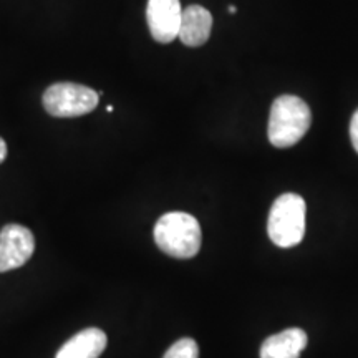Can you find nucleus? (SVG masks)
I'll return each instance as SVG.
<instances>
[{
  "label": "nucleus",
  "instance_id": "1a4fd4ad",
  "mask_svg": "<svg viewBox=\"0 0 358 358\" xmlns=\"http://www.w3.org/2000/svg\"><path fill=\"white\" fill-rule=\"evenodd\" d=\"M307 340L302 329H287L264 340L261 358H299L306 350Z\"/></svg>",
  "mask_w": 358,
  "mask_h": 358
},
{
  "label": "nucleus",
  "instance_id": "7ed1b4c3",
  "mask_svg": "<svg viewBox=\"0 0 358 358\" xmlns=\"http://www.w3.org/2000/svg\"><path fill=\"white\" fill-rule=\"evenodd\" d=\"M306 201L299 194L287 192L279 196L272 204L267 221L272 243L284 249L301 244L306 234Z\"/></svg>",
  "mask_w": 358,
  "mask_h": 358
},
{
  "label": "nucleus",
  "instance_id": "f8f14e48",
  "mask_svg": "<svg viewBox=\"0 0 358 358\" xmlns=\"http://www.w3.org/2000/svg\"><path fill=\"white\" fill-rule=\"evenodd\" d=\"M6 158H7V143L0 138V164L6 161Z\"/></svg>",
  "mask_w": 358,
  "mask_h": 358
},
{
  "label": "nucleus",
  "instance_id": "0eeeda50",
  "mask_svg": "<svg viewBox=\"0 0 358 358\" xmlns=\"http://www.w3.org/2000/svg\"><path fill=\"white\" fill-rule=\"evenodd\" d=\"M213 15L208 8L201 6H189L182 10L181 27L178 38L186 47H201L211 37Z\"/></svg>",
  "mask_w": 358,
  "mask_h": 358
},
{
  "label": "nucleus",
  "instance_id": "423d86ee",
  "mask_svg": "<svg viewBox=\"0 0 358 358\" xmlns=\"http://www.w3.org/2000/svg\"><path fill=\"white\" fill-rule=\"evenodd\" d=\"M182 8L179 0H148L146 20L150 34L158 43H171L178 38Z\"/></svg>",
  "mask_w": 358,
  "mask_h": 358
},
{
  "label": "nucleus",
  "instance_id": "20e7f679",
  "mask_svg": "<svg viewBox=\"0 0 358 358\" xmlns=\"http://www.w3.org/2000/svg\"><path fill=\"white\" fill-rule=\"evenodd\" d=\"M42 101L45 111L55 118H78L96 108L100 95L85 85L60 82L45 90Z\"/></svg>",
  "mask_w": 358,
  "mask_h": 358
},
{
  "label": "nucleus",
  "instance_id": "f257e3e1",
  "mask_svg": "<svg viewBox=\"0 0 358 358\" xmlns=\"http://www.w3.org/2000/svg\"><path fill=\"white\" fill-rule=\"evenodd\" d=\"M201 241L203 232L198 219L187 213H166L155 226L156 245L174 259L194 257L201 249Z\"/></svg>",
  "mask_w": 358,
  "mask_h": 358
},
{
  "label": "nucleus",
  "instance_id": "9d476101",
  "mask_svg": "<svg viewBox=\"0 0 358 358\" xmlns=\"http://www.w3.org/2000/svg\"><path fill=\"white\" fill-rule=\"evenodd\" d=\"M163 358H199V347L196 340L181 338L168 348Z\"/></svg>",
  "mask_w": 358,
  "mask_h": 358
},
{
  "label": "nucleus",
  "instance_id": "39448f33",
  "mask_svg": "<svg viewBox=\"0 0 358 358\" xmlns=\"http://www.w3.org/2000/svg\"><path fill=\"white\" fill-rule=\"evenodd\" d=\"M35 237L29 227L7 224L0 231V272L19 268L34 256Z\"/></svg>",
  "mask_w": 358,
  "mask_h": 358
},
{
  "label": "nucleus",
  "instance_id": "9b49d317",
  "mask_svg": "<svg viewBox=\"0 0 358 358\" xmlns=\"http://www.w3.org/2000/svg\"><path fill=\"white\" fill-rule=\"evenodd\" d=\"M350 140H352L353 148H355V151L358 153V110L352 116V122H350Z\"/></svg>",
  "mask_w": 358,
  "mask_h": 358
},
{
  "label": "nucleus",
  "instance_id": "4468645a",
  "mask_svg": "<svg viewBox=\"0 0 358 358\" xmlns=\"http://www.w3.org/2000/svg\"><path fill=\"white\" fill-rule=\"evenodd\" d=\"M229 10H231V13H234V12H236V7H234V6H231V7H229Z\"/></svg>",
  "mask_w": 358,
  "mask_h": 358
},
{
  "label": "nucleus",
  "instance_id": "ddd939ff",
  "mask_svg": "<svg viewBox=\"0 0 358 358\" xmlns=\"http://www.w3.org/2000/svg\"><path fill=\"white\" fill-rule=\"evenodd\" d=\"M106 111H108V113H111V111H113V106H111V105L106 106Z\"/></svg>",
  "mask_w": 358,
  "mask_h": 358
},
{
  "label": "nucleus",
  "instance_id": "6e6552de",
  "mask_svg": "<svg viewBox=\"0 0 358 358\" xmlns=\"http://www.w3.org/2000/svg\"><path fill=\"white\" fill-rule=\"evenodd\" d=\"M106 334L100 329H85L62 345L55 358H98L106 348Z\"/></svg>",
  "mask_w": 358,
  "mask_h": 358
},
{
  "label": "nucleus",
  "instance_id": "f03ea898",
  "mask_svg": "<svg viewBox=\"0 0 358 358\" xmlns=\"http://www.w3.org/2000/svg\"><path fill=\"white\" fill-rule=\"evenodd\" d=\"M312 124L310 108L302 98L282 95L272 103L268 116V141L275 148H290L306 136Z\"/></svg>",
  "mask_w": 358,
  "mask_h": 358
}]
</instances>
